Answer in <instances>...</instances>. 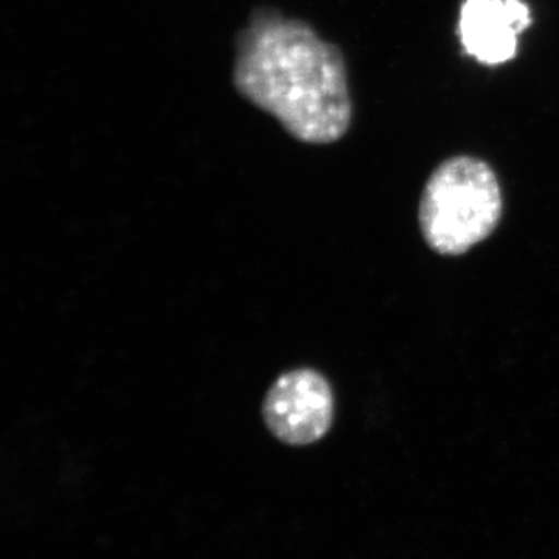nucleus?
Returning a JSON list of instances; mask_svg holds the SVG:
<instances>
[{
	"mask_svg": "<svg viewBox=\"0 0 559 559\" xmlns=\"http://www.w3.org/2000/svg\"><path fill=\"white\" fill-rule=\"evenodd\" d=\"M263 415L267 428L283 443L307 447L322 439L333 425V390L319 371H289L267 392Z\"/></svg>",
	"mask_w": 559,
	"mask_h": 559,
	"instance_id": "obj_3",
	"label": "nucleus"
},
{
	"mask_svg": "<svg viewBox=\"0 0 559 559\" xmlns=\"http://www.w3.org/2000/svg\"><path fill=\"white\" fill-rule=\"evenodd\" d=\"M530 24V9L522 0H465L459 35L471 57L499 66L516 57L518 35Z\"/></svg>",
	"mask_w": 559,
	"mask_h": 559,
	"instance_id": "obj_4",
	"label": "nucleus"
},
{
	"mask_svg": "<svg viewBox=\"0 0 559 559\" xmlns=\"http://www.w3.org/2000/svg\"><path fill=\"white\" fill-rule=\"evenodd\" d=\"M495 170L473 156L444 160L430 175L419 202V229L440 255L457 257L487 240L502 216Z\"/></svg>",
	"mask_w": 559,
	"mask_h": 559,
	"instance_id": "obj_2",
	"label": "nucleus"
},
{
	"mask_svg": "<svg viewBox=\"0 0 559 559\" xmlns=\"http://www.w3.org/2000/svg\"><path fill=\"white\" fill-rule=\"evenodd\" d=\"M235 90L294 139L329 145L352 124L347 66L340 47L307 22L261 10L238 35Z\"/></svg>",
	"mask_w": 559,
	"mask_h": 559,
	"instance_id": "obj_1",
	"label": "nucleus"
}]
</instances>
